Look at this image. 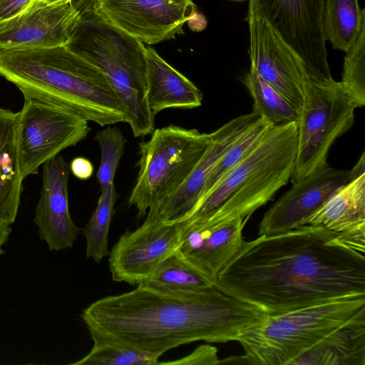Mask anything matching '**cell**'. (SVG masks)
Returning a JSON list of instances; mask_svg holds the SVG:
<instances>
[{"instance_id":"cell-6","label":"cell","mask_w":365,"mask_h":365,"mask_svg":"<svg viewBox=\"0 0 365 365\" xmlns=\"http://www.w3.org/2000/svg\"><path fill=\"white\" fill-rule=\"evenodd\" d=\"M365 318V295L348 297L276 315H267L238 341L243 364L291 365L335 331Z\"/></svg>"},{"instance_id":"cell-15","label":"cell","mask_w":365,"mask_h":365,"mask_svg":"<svg viewBox=\"0 0 365 365\" xmlns=\"http://www.w3.org/2000/svg\"><path fill=\"white\" fill-rule=\"evenodd\" d=\"M248 220L237 217L221 221L178 222L182 232L178 252L215 284L219 272L243 242L242 230Z\"/></svg>"},{"instance_id":"cell-17","label":"cell","mask_w":365,"mask_h":365,"mask_svg":"<svg viewBox=\"0 0 365 365\" xmlns=\"http://www.w3.org/2000/svg\"><path fill=\"white\" fill-rule=\"evenodd\" d=\"M261 116L250 113L237 116L210 133V143L185 182L170 196L148 212L164 221L178 222L199 200L211 171L233 143Z\"/></svg>"},{"instance_id":"cell-32","label":"cell","mask_w":365,"mask_h":365,"mask_svg":"<svg viewBox=\"0 0 365 365\" xmlns=\"http://www.w3.org/2000/svg\"><path fill=\"white\" fill-rule=\"evenodd\" d=\"M34 0H0V22L26 10Z\"/></svg>"},{"instance_id":"cell-37","label":"cell","mask_w":365,"mask_h":365,"mask_svg":"<svg viewBox=\"0 0 365 365\" xmlns=\"http://www.w3.org/2000/svg\"><path fill=\"white\" fill-rule=\"evenodd\" d=\"M238 1H240V0H238Z\"/></svg>"},{"instance_id":"cell-22","label":"cell","mask_w":365,"mask_h":365,"mask_svg":"<svg viewBox=\"0 0 365 365\" xmlns=\"http://www.w3.org/2000/svg\"><path fill=\"white\" fill-rule=\"evenodd\" d=\"M291 365H365V318L329 334Z\"/></svg>"},{"instance_id":"cell-33","label":"cell","mask_w":365,"mask_h":365,"mask_svg":"<svg viewBox=\"0 0 365 365\" xmlns=\"http://www.w3.org/2000/svg\"><path fill=\"white\" fill-rule=\"evenodd\" d=\"M69 167L72 174L79 180H88L92 176L94 171L92 163L83 157L74 158Z\"/></svg>"},{"instance_id":"cell-1","label":"cell","mask_w":365,"mask_h":365,"mask_svg":"<svg viewBox=\"0 0 365 365\" xmlns=\"http://www.w3.org/2000/svg\"><path fill=\"white\" fill-rule=\"evenodd\" d=\"M215 287L267 315L365 295L364 252L318 225L242 242Z\"/></svg>"},{"instance_id":"cell-18","label":"cell","mask_w":365,"mask_h":365,"mask_svg":"<svg viewBox=\"0 0 365 365\" xmlns=\"http://www.w3.org/2000/svg\"><path fill=\"white\" fill-rule=\"evenodd\" d=\"M70 167L61 155L43 165V182L34 215L41 240L50 250L73 247L79 229L69 212L68 182Z\"/></svg>"},{"instance_id":"cell-30","label":"cell","mask_w":365,"mask_h":365,"mask_svg":"<svg viewBox=\"0 0 365 365\" xmlns=\"http://www.w3.org/2000/svg\"><path fill=\"white\" fill-rule=\"evenodd\" d=\"M101 152L96 178L100 190H105L114 183V178L120 160L124 153L127 140L117 127H106L96 136Z\"/></svg>"},{"instance_id":"cell-31","label":"cell","mask_w":365,"mask_h":365,"mask_svg":"<svg viewBox=\"0 0 365 365\" xmlns=\"http://www.w3.org/2000/svg\"><path fill=\"white\" fill-rule=\"evenodd\" d=\"M217 349L210 344H202L197 346L190 354L182 358L169 361H158L160 365H215L219 364Z\"/></svg>"},{"instance_id":"cell-19","label":"cell","mask_w":365,"mask_h":365,"mask_svg":"<svg viewBox=\"0 0 365 365\" xmlns=\"http://www.w3.org/2000/svg\"><path fill=\"white\" fill-rule=\"evenodd\" d=\"M145 57L147 101L154 116L167 108L192 109L201 106V91L149 45L145 46Z\"/></svg>"},{"instance_id":"cell-5","label":"cell","mask_w":365,"mask_h":365,"mask_svg":"<svg viewBox=\"0 0 365 365\" xmlns=\"http://www.w3.org/2000/svg\"><path fill=\"white\" fill-rule=\"evenodd\" d=\"M67 46L101 68L122 103L135 137L155 130V116L147 101L145 46L81 11V18Z\"/></svg>"},{"instance_id":"cell-34","label":"cell","mask_w":365,"mask_h":365,"mask_svg":"<svg viewBox=\"0 0 365 365\" xmlns=\"http://www.w3.org/2000/svg\"><path fill=\"white\" fill-rule=\"evenodd\" d=\"M365 173V152H363L359 160L353 167L349 170V181L354 180L361 175Z\"/></svg>"},{"instance_id":"cell-11","label":"cell","mask_w":365,"mask_h":365,"mask_svg":"<svg viewBox=\"0 0 365 365\" xmlns=\"http://www.w3.org/2000/svg\"><path fill=\"white\" fill-rule=\"evenodd\" d=\"M78 8L149 46L183 34L197 14L192 0H86Z\"/></svg>"},{"instance_id":"cell-23","label":"cell","mask_w":365,"mask_h":365,"mask_svg":"<svg viewBox=\"0 0 365 365\" xmlns=\"http://www.w3.org/2000/svg\"><path fill=\"white\" fill-rule=\"evenodd\" d=\"M364 22L365 10L359 0H324V35L334 49L347 51Z\"/></svg>"},{"instance_id":"cell-35","label":"cell","mask_w":365,"mask_h":365,"mask_svg":"<svg viewBox=\"0 0 365 365\" xmlns=\"http://www.w3.org/2000/svg\"><path fill=\"white\" fill-rule=\"evenodd\" d=\"M11 232L10 225L0 223V254L4 252L2 247L7 241Z\"/></svg>"},{"instance_id":"cell-29","label":"cell","mask_w":365,"mask_h":365,"mask_svg":"<svg viewBox=\"0 0 365 365\" xmlns=\"http://www.w3.org/2000/svg\"><path fill=\"white\" fill-rule=\"evenodd\" d=\"M90 351L72 365H158L161 355L100 341H93Z\"/></svg>"},{"instance_id":"cell-16","label":"cell","mask_w":365,"mask_h":365,"mask_svg":"<svg viewBox=\"0 0 365 365\" xmlns=\"http://www.w3.org/2000/svg\"><path fill=\"white\" fill-rule=\"evenodd\" d=\"M349 181V170L329 166L292 184L264 213L259 225L258 235L278 234L302 225L308 217Z\"/></svg>"},{"instance_id":"cell-28","label":"cell","mask_w":365,"mask_h":365,"mask_svg":"<svg viewBox=\"0 0 365 365\" xmlns=\"http://www.w3.org/2000/svg\"><path fill=\"white\" fill-rule=\"evenodd\" d=\"M340 83L357 108L365 106V22L345 52Z\"/></svg>"},{"instance_id":"cell-3","label":"cell","mask_w":365,"mask_h":365,"mask_svg":"<svg viewBox=\"0 0 365 365\" xmlns=\"http://www.w3.org/2000/svg\"><path fill=\"white\" fill-rule=\"evenodd\" d=\"M0 76L24 99L65 108L102 127L127 123L106 74L67 45L1 52Z\"/></svg>"},{"instance_id":"cell-7","label":"cell","mask_w":365,"mask_h":365,"mask_svg":"<svg viewBox=\"0 0 365 365\" xmlns=\"http://www.w3.org/2000/svg\"><path fill=\"white\" fill-rule=\"evenodd\" d=\"M151 134L139 143L138 177L128 200L135 207L138 220L185 182L210 140V133L174 125Z\"/></svg>"},{"instance_id":"cell-21","label":"cell","mask_w":365,"mask_h":365,"mask_svg":"<svg viewBox=\"0 0 365 365\" xmlns=\"http://www.w3.org/2000/svg\"><path fill=\"white\" fill-rule=\"evenodd\" d=\"M17 112L0 108V223L16 218L23 190L16 148Z\"/></svg>"},{"instance_id":"cell-24","label":"cell","mask_w":365,"mask_h":365,"mask_svg":"<svg viewBox=\"0 0 365 365\" xmlns=\"http://www.w3.org/2000/svg\"><path fill=\"white\" fill-rule=\"evenodd\" d=\"M243 83L253 99L252 113L264 118L272 126L298 120V110L271 86L252 67Z\"/></svg>"},{"instance_id":"cell-14","label":"cell","mask_w":365,"mask_h":365,"mask_svg":"<svg viewBox=\"0 0 365 365\" xmlns=\"http://www.w3.org/2000/svg\"><path fill=\"white\" fill-rule=\"evenodd\" d=\"M81 18L73 2L44 4L37 0L0 22V53L67 45Z\"/></svg>"},{"instance_id":"cell-27","label":"cell","mask_w":365,"mask_h":365,"mask_svg":"<svg viewBox=\"0 0 365 365\" xmlns=\"http://www.w3.org/2000/svg\"><path fill=\"white\" fill-rule=\"evenodd\" d=\"M272 126L263 117H260L250 126L217 163L206 180L199 200L206 195L230 170L252 151Z\"/></svg>"},{"instance_id":"cell-2","label":"cell","mask_w":365,"mask_h":365,"mask_svg":"<svg viewBox=\"0 0 365 365\" xmlns=\"http://www.w3.org/2000/svg\"><path fill=\"white\" fill-rule=\"evenodd\" d=\"M267 317L215 287L165 290L144 283L132 291L98 299L81 314L93 341L161 356L197 341H237Z\"/></svg>"},{"instance_id":"cell-12","label":"cell","mask_w":365,"mask_h":365,"mask_svg":"<svg viewBox=\"0 0 365 365\" xmlns=\"http://www.w3.org/2000/svg\"><path fill=\"white\" fill-rule=\"evenodd\" d=\"M181 232L178 222L164 221L148 212L143 224L126 230L110 251L112 279L136 286L148 281L159 264L178 250Z\"/></svg>"},{"instance_id":"cell-4","label":"cell","mask_w":365,"mask_h":365,"mask_svg":"<svg viewBox=\"0 0 365 365\" xmlns=\"http://www.w3.org/2000/svg\"><path fill=\"white\" fill-rule=\"evenodd\" d=\"M297 140V121L272 126L252 151L178 222L250 218L290 180Z\"/></svg>"},{"instance_id":"cell-8","label":"cell","mask_w":365,"mask_h":365,"mask_svg":"<svg viewBox=\"0 0 365 365\" xmlns=\"http://www.w3.org/2000/svg\"><path fill=\"white\" fill-rule=\"evenodd\" d=\"M356 106L340 82L308 80L297 120V150L290 181L299 182L327 167L334 141L354 125Z\"/></svg>"},{"instance_id":"cell-25","label":"cell","mask_w":365,"mask_h":365,"mask_svg":"<svg viewBox=\"0 0 365 365\" xmlns=\"http://www.w3.org/2000/svg\"><path fill=\"white\" fill-rule=\"evenodd\" d=\"M144 284L165 290L195 291L215 287L214 283L186 261L178 250L162 262Z\"/></svg>"},{"instance_id":"cell-26","label":"cell","mask_w":365,"mask_h":365,"mask_svg":"<svg viewBox=\"0 0 365 365\" xmlns=\"http://www.w3.org/2000/svg\"><path fill=\"white\" fill-rule=\"evenodd\" d=\"M117 198L114 183L101 190L97 206L83 230L86 257L97 263L110 253L108 248V234Z\"/></svg>"},{"instance_id":"cell-9","label":"cell","mask_w":365,"mask_h":365,"mask_svg":"<svg viewBox=\"0 0 365 365\" xmlns=\"http://www.w3.org/2000/svg\"><path fill=\"white\" fill-rule=\"evenodd\" d=\"M87 120L65 108L26 98L17 112L16 135L19 172L24 180L41 165L88 135Z\"/></svg>"},{"instance_id":"cell-10","label":"cell","mask_w":365,"mask_h":365,"mask_svg":"<svg viewBox=\"0 0 365 365\" xmlns=\"http://www.w3.org/2000/svg\"><path fill=\"white\" fill-rule=\"evenodd\" d=\"M324 0H249L248 11L265 19L302 61L309 80L333 81L324 31Z\"/></svg>"},{"instance_id":"cell-36","label":"cell","mask_w":365,"mask_h":365,"mask_svg":"<svg viewBox=\"0 0 365 365\" xmlns=\"http://www.w3.org/2000/svg\"><path fill=\"white\" fill-rule=\"evenodd\" d=\"M44 4H57L62 3L73 2V0H37Z\"/></svg>"},{"instance_id":"cell-13","label":"cell","mask_w":365,"mask_h":365,"mask_svg":"<svg viewBox=\"0 0 365 365\" xmlns=\"http://www.w3.org/2000/svg\"><path fill=\"white\" fill-rule=\"evenodd\" d=\"M247 21L250 67L299 111L309 79L302 61L265 19L248 11Z\"/></svg>"},{"instance_id":"cell-20","label":"cell","mask_w":365,"mask_h":365,"mask_svg":"<svg viewBox=\"0 0 365 365\" xmlns=\"http://www.w3.org/2000/svg\"><path fill=\"white\" fill-rule=\"evenodd\" d=\"M336 232L365 229V173L339 187L302 225Z\"/></svg>"}]
</instances>
